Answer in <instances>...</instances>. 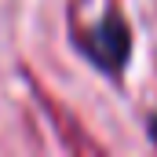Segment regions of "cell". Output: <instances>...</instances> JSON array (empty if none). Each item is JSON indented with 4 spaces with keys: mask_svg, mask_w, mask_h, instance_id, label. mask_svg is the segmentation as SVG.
I'll list each match as a JSON object with an SVG mask.
<instances>
[{
    "mask_svg": "<svg viewBox=\"0 0 157 157\" xmlns=\"http://www.w3.org/2000/svg\"><path fill=\"white\" fill-rule=\"evenodd\" d=\"M150 124H154V128H150V135H154V139H157V117H154V121H150Z\"/></svg>",
    "mask_w": 157,
    "mask_h": 157,
    "instance_id": "cell-2",
    "label": "cell"
},
{
    "mask_svg": "<svg viewBox=\"0 0 157 157\" xmlns=\"http://www.w3.org/2000/svg\"><path fill=\"white\" fill-rule=\"evenodd\" d=\"M80 48L88 51L91 62H99L102 70L113 73V70H121V62L128 59V26L121 22V15H110L102 26H95V29L84 33Z\"/></svg>",
    "mask_w": 157,
    "mask_h": 157,
    "instance_id": "cell-1",
    "label": "cell"
}]
</instances>
